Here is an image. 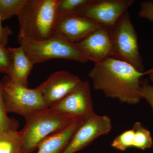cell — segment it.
Wrapping results in <instances>:
<instances>
[{"instance_id": "obj_1", "label": "cell", "mask_w": 153, "mask_h": 153, "mask_svg": "<svg viewBox=\"0 0 153 153\" xmlns=\"http://www.w3.org/2000/svg\"><path fill=\"white\" fill-rule=\"evenodd\" d=\"M144 75L145 71L140 72L129 63L111 57L94 63L88 73L94 89L129 105L137 104L142 99L140 82Z\"/></svg>"}, {"instance_id": "obj_2", "label": "cell", "mask_w": 153, "mask_h": 153, "mask_svg": "<svg viewBox=\"0 0 153 153\" xmlns=\"http://www.w3.org/2000/svg\"><path fill=\"white\" fill-rule=\"evenodd\" d=\"M60 0H25L18 13V38L41 41L55 33Z\"/></svg>"}, {"instance_id": "obj_3", "label": "cell", "mask_w": 153, "mask_h": 153, "mask_svg": "<svg viewBox=\"0 0 153 153\" xmlns=\"http://www.w3.org/2000/svg\"><path fill=\"white\" fill-rule=\"evenodd\" d=\"M25 119V126L19 131L23 153H32L47 137L66 128L80 118L65 115L48 108Z\"/></svg>"}, {"instance_id": "obj_4", "label": "cell", "mask_w": 153, "mask_h": 153, "mask_svg": "<svg viewBox=\"0 0 153 153\" xmlns=\"http://www.w3.org/2000/svg\"><path fill=\"white\" fill-rule=\"evenodd\" d=\"M18 41L34 65L52 59H66L82 63L88 61L79 51L75 43L56 32L43 41L22 38H18Z\"/></svg>"}, {"instance_id": "obj_5", "label": "cell", "mask_w": 153, "mask_h": 153, "mask_svg": "<svg viewBox=\"0 0 153 153\" xmlns=\"http://www.w3.org/2000/svg\"><path fill=\"white\" fill-rule=\"evenodd\" d=\"M111 38V57L127 62L140 72L144 66L138 44L137 36L128 11L109 29Z\"/></svg>"}, {"instance_id": "obj_6", "label": "cell", "mask_w": 153, "mask_h": 153, "mask_svg": "<svg viewBox=\"0 0 153 153\" xmlns=\"http://www.w3.org/2000/svg\"><path fill=\"white\" fill-rule=\"evenodd\" d=\"M4 83V99L6 111L21 115L25 118L49 108L41 94L36 88L30 89L11 82Z\"/></svg>"}, {"instance_id": "obj_7", "label": "cell", "mask_w": 153, "mask_h": 153, "mask_svg": "<svg viewBox=\"0 0 153 153\" xmlns=\"http://www.w3.org/2000/svg\"><path fill=\"white\" fill-rule=\"evenodd\" d=\"M112 128L109 117L94 112L83 119L61 153H75L80 151L99 137L108 134Z\"/></svg>"}, {"instance_id": "obj_8", "label": "cell", "mask_w": 153, "mask_h": 153, "mask_svg": "<svg viewBox=\"0 0 153 153\" xmlns=\"http://www.w3.org/2000/svg\"><path fill=\"white\" fill-rule=\"evenodd\" d=\"M134 2V0H93L77 15L87 17L110 29Z\"/></svg>"}, {"instance_id": "obj_9", "label": "cell", "mask_w": 153, "mask_h": 153, "mask_svg": "<svg viewBox=\"0 0 153 153\" xmlns=\"http://www.w3.org/2000/svg\"><path fill=\"white\" fill-rule=\"evenodd\" d=\"M82 81L78 76L68 71H59L51 74L36 88L51 108L74 90Z\"/></svg>"}, {"instance_id": "obj_10", "label": "cell", "mask_w": 153, "mask_h": 153, "mask_svg": "<svg viewBox=\"0 0 153 153\" xmlns=\"http://www.w3.org/2000/svg\"><path fill=\"white\" fill-rule=\"evenodd\" d=\"M51 108L59 113L78 118L93 114L94 112L89 83L82 81L74 90Z\"/></svg>"}, {"instance_id": "obj_11", "label": "cell", "mask_w": 153, "mask_h": 153, "mask_svg": "<svg viewBox=\"0 0 153 153\" xmlns=\"http://www.w3.org/2000/svg\"><path fill=\"white\" fill-rule=\"evenodd\" d=\"M75 44L88 61L97 63L111 57L112 46L110 30L104 26H101Z\"/></svg>"}, {"instance_id": "obj_12", "label": "cell", "mask_w": 153, "mask_h": 153, "mask_svg": "<svg viewBox=\"0 0 153 153\" xmlns=\"http://www.w3.org/2000/svg\"><path fill=\"white\" fill-rule=\"evenodd\" d=\"M101 25L87 17L77 14L58 16L55 32L77 43L100 27Z\"/></svg>"}, {"instance_id": "obj_13", "label": "cell", "mask_w": 153, "mask_h": 153, "mask_svg": "<svg viewBox=\"0 0 153 153\" xmlns=\"http://www.w3.org/2000/svg\"><path fill=\"white\" fill-rule=\"evenodd\" d=\"M8 49L13 60L12 71L8 78L13 83L28 87V78L34 64L21 46Z\"/></svg>"}, {"instance_id": "obj_14", "label": "cell", "mask_w": 153, "mask_h": 153, "mask_svg": "<svg viewBox=\"0 0 153 153\" xmlns=\"http://www.w3.org/2000/svg\"><path fill=\"white\" fill-rule=\"evenodd\" d=\"M83 118L77 120L66 128L47 137L38 145L37 153H62Z\"/></svg>"}, {"instance_id": "obj_15", "label": "cell", "mask_w": 153, "mask_h": 153, "mask_svg": "<svg viewBox=\"0 0 153 153\" xmlns=\"http://www.w3.org/2000/svg\"><path fill=\"white\" fill-rule=\"evenodd\" d=\"M0 153H23L20 132L10 130L0 133Z\"/></svg>"}, {"instance_id": "obj_16", "label": "cell", "mask_w": 153, "mask_h": 153, "mask_svg": "<svg viewBox=\"0 0 153 153\" xmlns=\"http://www.w3.org/2000/svg\"><path fill=\"white\" fill-rule=\"evenodd\" d=\"M132 128L134 130L133 148L143 151L152 148L153 141L150 131L140 122L135 123Z\"/></svg>"}, {"instance_id": "obj_17", "label": "cell", "mask_w": 153, "mask_h": 153, "mask_svg": "<svg viewBox=\"0 0 153 153\" xmlns=\"http://www.w3.org/2000/svg\"><path fill=\"white\" fill-rule=\"evenodd\" d=\"M93 0H60L57 7L58 16L77 14L92 1Z\"/></svg>"}, {"instance_id": "obj_18", "label": "cell", "mask_w": 153, "mask_h": 153, "mask_svg": "<svg viewBox=\"0 0 153 153\" xmlns=\"http://www.w3.org/2000/svg\"><path fill=\"white\" fill-rule=\"evenodd\" d=\"M25 0H0V17L2 21L17 16Z\"/></svg>"}, {"instance_id": "obj_19", "label": "cell", "mask_w": 153, "mask_h": 153, "mask_svg": "<svg viewBox=\"0 0 153 153\" xmlns=\"http://www.w3.org/2000/svg\"><path fill=\"white\" fill-rule=\"evenodd\" d=\"M4 99V83L0 79V133L16 130V125L8 117Z\"/></svg>"}, {"instance_id": "obj_20", "label": "cell", "mask_w": 153, "mask_h": 153, "mask_svg": "<svg viewBox=\"0 0 153 153\" xmlns=\"http://www.w3.org/2000/svg\"><path fill=\"white\" fill-rule=\"evenodd\" d=\"M134 130L133 128L124 131L113 140L111 146L115 149L125 151L133 146Z\"/></svg>"}, {"instance_id": "obj_21", "label": "cell", "mask_w": 153, "mask_h": 153, "mask_svg": "<svg viewBox=\"0 0 153 153\" xmlns=\"http://www.w3.org/2000/svg\"><path fill=\"white\" fill-rule=\"evenodd\" d=\"M13 67V60L8 49L0 45V73L10 74Z\"/></svg>"}, {"instance_id": "obj_22", "label": "cell", "mask_w": 153, "mask_h": 153, "mask_svg": "<svg viewBox=\"0 0 153 153\" xmlns=\"http://www.w3.org/2000/svg\"><path fill=\"white\" fill-rule=\"evenodd\" d=\"M140 93L142 99H144L152 108L153 115V85L148 79L142 78L140 82Z\"/></svg>"}, {"instance_id": "obj_23", "label": "cell", "mask_w": 153, "mask_h": 153, "mask_svg": "<svg viewBox=\"0 0 153 153\" xmlns=\"http://www.w3.org/2000/svg\"><path fill=\"white\" fill-rule=\"evenodd\" d=\"M138 16L153 23V1H146L142 2L138 12Z\"/></svg>"}, {"instance_id": "obj_24", "label": "cell", "mask_w": 153, "mask_h": 153, "mask_svg": "<svg viewBox=\"0 0 153 153\" xmlns=\"http://www.w3.org/2000/svg\"><path fill=\"white\" fill-rule=\"evenodd\" d=\"M0 17V45L7 48L9 36L13 34V31L8 26L3 27Z\"/></svg>"}, {"instance_id": "obj_25", "label": "cell", "mask_w": 153, "mask_h": 153, "mask_svg": "<svg viewBox=\"0 0 153 153\" xmlns=\"http://www.w3.org/2000/svg\"><path fill=\"white\" fill-rule=\"evenodd\" d=\"M146 75H147L150 81L153 83V66L152 68L145 71Z\"/></svg>"}]
</instances>
